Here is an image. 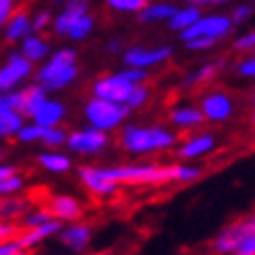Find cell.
<instances>
[{"label": "cell", "instance_id": "cell-40", "mask_svg": "<svg viewBox=\"0 0 255 255\" xmlns=\"http://www.w3.org/2000/svg\"><path fill=\"white\" fill-rule=\"evenodd\" d=\"M50 23H52V15H50L48 10H42V12H37L35 19L31 21V27H33V31L40 33V31H44L48 27Z\"/></svg>", "mask_w": 255, "mask_h": 255}, {"label": "cell", "instance_id": "cell-22", "mask_svg": "<svg viewBox=\"0 0 255 255\" xmlns=\"http://www.w3.org/2000/svg\"><path fill=\"white\" fill-rule=\"evenodd\" d=\"M170 121L181 127V129H191V127H197L203 123V114L199 108L193 106H181V108H174L170 112Z\"/></svg>", "mask_w": 255, "mask_h": 255}, {"label": "cell", "instance_id": "cell-25", "mask_svg": "<svg viewBox=\"0 0 255 255\" xmlns=\"http://www.w3.org/2000/svg\"><path fill=\"white\" fill-rule=\"evenodd\" d=\"M37 162L50 172H67L71 168V158L58 151H46V154L37 156Z\"/></svg>", "mask_w": 255, "mask_h": 255}, {"label": "cell", "instance_id": "cell-14", "mask_svg": "<svg viewBox=\"0 0 255 255\" xmlns=\"http://www.w3.org/2000/svg\"><path fill=\"white\" fill-rule=\"evenodd\" d=\"M48 100V92L40 85H27L25 89H21L19 92V106H17V112L21 114V117H31L37 112V108H40L44 102Z\"/></svg>", "mask_w": 255, "mask_h": 255}, {"label": "cell", "instance_id": "cell-8", "mask_svg": "<svg viewBox=\"0 0 255 255\" xmlns=\"http://www.w3.org/2000/svg\"><path fill=\"white\" fill-rule=\"evenodd\" d=\"M33 65L23 58L19 52H12L6 62L0 67V96L2 94H10L21 81H25L31 75Z\"/></svg>", "mask_w": 255, "mask_h": 255}, {"label": "cell", "instance_id": "cell-3", "mask_svg": "<svg viewBox=\"0 0 255 255\" xmlns=\"http://www.w3.org/2000/svg\"><path fill=\"white\" fill-rule=\"evenodd\" d=\"M85 119L89 123V127L96 131H112L129 117V108L123 104H112V102L100 100V98H92L85 104Z\"/></svg>", "mask_w": 255, "mask_h": 255}, {"label": "cell", "instance_id": "cell-44", "mask_svg": "<svg viewBox=\"0 0 255 255\" xmlns=\"http://www.w3.org/2000/svg\"><path fill=\"white\" fill-rule=\"evenodd\" d=\"M233 255H255V233L249 235L243 243L237 247V251Z\"/></svg>", "mask_w": 255, "mask_h": 255}, {"label": "cell", "instance_id": "cell-34", "mask_svg": "<svg viewBox=\"0 0 255 255\" xmlns=\"http://www.w3.org/2000/svg\"><path fill=\"white\" fill-rule=\"evenodd\" d=\"M19 189H23V178L19 174L6 178V181H0V195H12Z\"/></svg>", "mask_w": 255, "mask_h": 255}, {"label": "cell", "instance_id": "cell-41", "mask_svg": "<svg viewBox=\"0 0 255 255\" xmlns=\"http://www.w3.org/2000/svg\"><path fill=\"white\" fill-rule=\"evenodd\" d=\"M12 8H15V0H0V27H4L12 17Z\"/></svg>", "mask_w": 255, "mask_h": 255}, {"label": "cell", "instance_id": "cell-11", "mask_svg": "<svg viewBox=\"0 0 255 255\" xmlns=\"http://www.w3.org/2000/svg\"><path fill=\"white\" fill-rule=\"evenodd\" d=\"M201 114H203V119H210L216 123L226 121L233 114V100L222 92L208 94L201 100Z\"/></svg>", "mask_w": 255, "mask_h": 255}, {"label": "cell", "instance_id": "cell-43", "mask_svg": "<svg viewBox=\"0 0 255 255\" xmlns=\"http://www.w3.org/2000/svg\"><path fill=\"white\" fill-rule=\"evenodd\" d=\"M185 44H187L189 50H195V52H199V50H210L216 42L210 40V37H195V40H189Z\"/></svg>", "mask_w": 255, "mask_h": 255}, {"label": "cell", "instance_id": "cell-32", "mask_svg": "<svg viewBox=\"0 0 255 255\" xmlns=\"http://www.w3.org/2000/svg\"><path fill=\"white\" fill-rule=\"evenodd\" d=\"M147 98H149V89L141 83V85H135L133 87V92H131V96H129V100H127V108H139V106H143L145 102H147Z\"/></svg>", "mask_w": 255, "mask_h": 255}, {"label": "cell", "instance_id": "cell-21", "mask_svg": "<svg viewBox=\"0 0 255 255\" xmlns=\"http://www.w3.org/2000/svg\"><path fill=\"white\" fill-rule=\"evenodd\" d=\"M33 33V27H31V19L29 15H25V12H17V15H12L6 23V40L8 42H19V40H25L27 35Z\"/></svg>", "mask_w": 255, "mask_h": 255}, {"label": "cell", "instance_id": "cell-12", "mask_svg": "<svg viewBox=\"0 0 255 255\" xmlns=\"http://www.w3.org/2000/svg\"><path fill=\"white\" fill-rule=\"evenodd\" d=\"M48 212L52 214V218L58 222H73V220L81 218L83 208H81V203L71 195H56L50 199Z\"/></svg>", "mask_w": 255, "mask_h": 255}, {"label": "cell", "instance_id": "cell-10", "mask_svg": "<svg viewBox=\"0 0 255 255\" xmlns=\"http://www.w3.org/2000/svg\"><path fill=\"white\" fill-rule=\"evenodd\" d=\"M75 60H77V54H75L73 48H60V50H56V52L44 62V67L37 71V83L42 85V83H46L50 79L58 77V75L67 73L69 69L77 67V65H75Z\"/></svg>", "mask_w": 255, "mask_h": 255}, {"label": "cell", "instance_id": "cell-24", "mask_svg": "<svg viewBox=\"0 0 255 255\" xmlns=\"http://www.w3.org/2000/svg\"><path fill=\"white\" fill-rule=\"evenodd\" d=\"M220 69H222V62H206V65L199 67L197 71L189 73L187 77L183 79V85H185V87H193V85H197V83H206V81L214 79L216 73H218Z\"/></svg>", "mask_w": 255, "mask_h": 255}, {"label": "cell", "instance_id": "cell-31", "mask_svg": "<svg viewBox=\"0 0 255 255\" xmlns=\"http://www.w3.org/2000/svg\"><path fill=\"white\" fill-rule=\"evenodd\" d=\"M108 6L121 12H139L147 2L145 0H106Z\"/></svg>", "mask_w": 255, "mask_h": 255}, {"label": "cell", "instance_id": "cell-29", "mask_svg": "<svg viewBox=\"0 0 255 255\" xmlns=\"http://www.w3.org/2000/svg\"><path fill=\"white\" fill-rule=\"evenodd\" d=\"M67 131H62L60 127H52V129H44V135L40 141L48 147H60V145H65L67 143Z\"/></svg>", "mask_w": 255, "mask_h": 255}, {"label": "cell", "instance_id": "cell-16", "mask_svg": "<svg viewBox=\"0 0 255 255\" xmlns=\"http://www.w3.org/2000/svg\"><path fill=\"white\" fill-rule=\"evenodd\" d=\"M62 119H65V104L58 102V100H50V98L33 114V123L37 127H42V129H52V127H58V123Z\"/></svg>", "mask_w": 255, "mask_h": 255}, {"label": "cell", "instance_id": "cell-30", "mask_svg": "<svg viewBox=\"0 0 255 255\" xmlns=\"http://www.w3.org/2000/svg\"><path fill=\"white\" fill-rule=\"evenodd\" d=\"M50 220H52V214H50L48 210H37V212L29 214V216H25L21 228L23 231H31V228H37V226H42V224H46Z\"/></svg>", "mask_w": 255, "mask_h": 255}, {"label": "cell", "instance_id": "cell-4", "mask_svg": "<svg viewBox=\"0 0 255 255\" xmlns=\"http://www.w3.org/2000/svg\"><path fill=\"white\" fill-rule=\"evenodd\" d=\"M233 19L226 15H203L193 27H189L187 31L181 33V40L189 42L195 37H210V40L218 42L220 37H226L233 31Z\"/></svg>", "mask_w": 255, "mask_h": 255}, {"label": "cell", "instance_id": "cell-17", "mask_svg": "<svg viewBox=\"0 0 255 255\" xmlns=\"http://www.w3.org/2000/svg\"><path fill=\"white\" fill-rule=\"evenodd\" d=\"M214 147H216V137L212 133H201V135H195V137L187 139L176 154L181 158H185V160H193V158L210 154Z\"/></svg>", "mask_w": 255, "mask_h": 255}, {"label": "cell", "instance_id": "cell-6", "mask_svg": "<svg viewBox=\"0 0 255 255\" xmlns=\"http://www.w3.org/2000/svg\"><path fill=\"white\" fill-rule=\"evenodd\" d=\"M253 233H255V212L251 216H247V218L226 226L224 231L214 239V251L224 253V255H228V253L233 255L237 251V247Z\"/></svg>", "mask_w": 255, "mask_h": 255}, {"label": "cell", "instance_id": "cell-23", "mask_svg": "<svg viewBox=\"0 0 255 255\" xmlns=\"http://www.w3.org/2000/svg\"><path fill=\"white\" fill-rule=\"evenodd\" d=\"M176 12V6L172 4H145L137 12V19L141 23H154V21H170V17Z\"/></svg>", "mask_w": 255, "mask_h": 255}, {"label": "cell", "instance_id": "cell-46", "mask_svg": "<svg viewBox=\"0 0 255 255\" xmlns=\"http://www.w3.org/2000/svg\"><path fill=\"white\" fill-rule=\"evenodd\" d=\"M21 247L17 245V241H8V243H0V255H15Z\"/></svg>", "mask_w": 255, "mask_h": 255}, {"label": "cell", "instance_id": "cell-33", "mask_svg": "<svg viewBox=\"0 0 255 255\" xmlns=\"http://www.w3.org/2000/svg\"><path fill=\"white\" fill-rule=\"evenodd\" d=\"M42 135H44V129H42V127H37L35 123H31V125H23V127H21V131L17 133L19 141H23V143L37 141V139H42Z\"/></svg>", "mask_w": 255, "mask_h": 255}, {"label": "cell", "instance_id": "cell-35", "mask_svg": "<svg viewBox=\"0 0 255 255\" xmlns=\"http://www.w3.org/2000/svg\"><path fill=\"white\" fill-rule=\"evenodd\" d=\"M17 106H19V92H10V94L0 96V117H2L4 112L17 110Z\"/></svg>", "mask_w": 255, "mask_h": 255}, {"label": "cell", "instance_id": "cell-38", "mask_svg": "<svg viewBox=\"0 0 255 255\" xmlns=\"http://www.w3.org/2000/svg\"><path fill=\"white\" fill-rule=\"evenodd\" d=\"M121 75L129 83H133V85H141L147 79V71H141V69H129V67H127V69L121 71Z\"/></svg>", "mask_w": 255, "mask_h": 255}, {"label": "cell", "instance_id": "cell-19", "mask_svg": "<svg viewBox=\"0 0 255 255\" xmlns=\"http://www.w3.org/2000/svg\"><path fill=\"white\" fill-rule=\"evenodd\" d=\"M19 54L23 58H27L33 65V62L42 60V58H46L50 54V46H48V42L44 40V37L31 33V35L25 37V40H21V52Z\"/></svg>", "mask_w": 255, "mask_h": 255}, {"label": "cell", "instance_id": "cell-36", "mask_svg": "<svg viewBox=\"0 0 255 255\" xmlns=\"http://www.w3.org/2000/svg\"><path fill=\"white\" fill-rule=\"evenodd\" d=\"M21 233H25L21 226L0 222V243H8V241H15V239H17Z\"/></svg>", "mask_w": 255, "mask_h": 255}, {"label": "cell", "instance_id": "cell-15", "mask_svg": "<svg viewBox=\"0 0 255 255\" xmlns=\"http://www.w3.org/2000/svg\"><path fill=\"white\" fill-rule=\"evenodd\" d=\"M79 178L83 181V185L92 191V193H96V195H110V193H114V191L119 189L117 183H112V181H108V178H104L102 170L94 168V166L79 168Z\"/></svg>", "mask_w": 255, "mask_h": 255}, {"label": "cell", "instance_id": "cell-47", "mask_svg": "<svg viewBox=\"0 0 255 255\" xmlns=\"http://www.w3.org/2000/svg\"><path fill=\"white\" fill-rule=\"evenodd\" d=\"M10 176H17V168L10 164H0V181H6Z\"/></svg>", "mask_w": 255, "mask_h": 255}, {"label": "cell", "instance_id": "cell-48", "mask_svg": "<svg viewBox=\"0 0 255 255\" xmlns=\"http://www.w3.org/2000/svg\"><path fill=\"white\" fill-rule=\"evenodd\" d=\"M224 2H228V0H191V4L193 6H206V4H224Z\"/></svg>", "mask_w": 255, "mask_h": 255}, {"label": "cell", "instance_id": "cell-18", "mask_svg": "<svg viewBox=\"0 0 255 255\" xmlns=\"http://www.w3.org/2000/svg\"><path fill=\"white\" fill-rule=\"evenodd\" d=\"M58 235H60L62 245H67L75 253L83 251L89 243V239H92V231H89V226H85V224H73L69 228H62Z\"/></svg>", "mask_w": 255, "mask_h": 255}, {"label": "cell", "instance_id": "cell-9", "mask_svg": "<svg viewBox=\"0 0 255 255\" xmlns=\"http://www.w3.org/2000/svg\"><path fill=\"white\" fill-rule=\"evenodd\" d=\"M108 143V135L96 131L92 127L87 129H79L67 137V147L77 154H98L100 149H104Z\"/></svg>", "mask_w": 255, "mask_h": 255}, {"label": "cell", "instance_id": "cell-45", "mask_svg": "<svg viewBox=\"0 0 255 255\" xmlns=\"http://www.w3.org/2000/svg\"><path fill=\"white\" fill-rule=\"evenodd\" d=\"M251 12H253V6L251 4H239L235 10H233V23H241V21H245L251 17Z\"/></svg>", "mask_w": 255, "mask_h": 255}, {"label": "cell", "instance_id": "cell-26", "mask_svg": "<svg viewBox=\"0 0 255 255\" xmlns=\"http://www.w3.org/2000/svg\"><path fill=\"white\" fill-rule=\"evenodd\" d=\"M23 127V117L17 110H10L4 112L0 117V137H10V135H17Z\"/></svg>", "mask_w": 255, "mask_h": 255}, {"label": "cell", "instance_id": "cell-2", "mask_svg": "<svg viewBox=\"0 0 255 255\" xmlns=\"http://www.w3.org/2000/svg\"><path fill=\"white\" fill-rule=\"evenodd\" d=\"M176 141V137L162 129V127H125L121 135V143L131 154H149V151L168 149Z\"/></svg>", "mask_w": 255, "mask_h": 255}, {"label": "cell", "instance_id": "cell-50", "mask_svg": "<svg viewBox=\"0 0 255 255\" xmlns=\"http://www.w3.org/2000/svg\"><path fill=\"white\" fill-rule=\"evenodd\" d=\"M96 255H117V253H110V251H106V253H96Z\"/></svg>", "mask_w": 255, "mask_h": 255}, {"label": "cell", "instance_id": "cell-39", "mask_svg": "<svg viewBox=\"0 0 255 255\" xmlns=\"http://www.w3.org/2000/svg\"><path fill=\"white\" fill-rule=\"evenodd\" d=\"M237 73L241 75V77H249L253 79L255 77V54L245 58V60H241L239 65H237Z\"/></svg>", "mask_w": 255, "mask_h": 255}, {"label": "cell", "instance_id": "cell-20", "mask_svg": "<svg viewBox=\"0 0 255 255\" xmlns=\"http://www.w3.org/2000/svg\"><path fill=\"white\" fill-rule=\"evenodd\" d=\"M203 17V12L199 6H193V4H187L185 8H176V12L170 17L168 25H170V29L174 31H187L189 27H193V25Z\"/></svg>", "mask_w": 255, "mask_h": 255}, {"label": "cell", "instance_id": "cell-52", "mask_svg": "<svg viewBox=\"0 0 255 255\" xmlns=\"http://www.w3.org/2000/svg\"><path fill=\"white\" fill-rule=\"evenodd\" d=\"M253 104H255V92H253Z\"/></svg>", "mask_w": 255, "mask_h": 255}, {"label": "cell", "instance_id": "cell-51", "mask_svg": "<svg viewBox=\"0 0 255 255\" xmlns=\"http://www.w3.org/2000/svg\"><path fill=\"white\" fill-rule=\"evenodd\" d=\"M251 121H253V125H255V110H253V117H251Z\"/></svg>", "mask_w": 255, "mask_h": 255}, {"label": "cell", "instance_id": "cell-37", "mask_svg": "<svg viewBox=\"0 0 255 255\" xmlns=\"http://www.w3.org/2000/svg\"><path fill=\"white\" fill-rule=\"evenodd\" d=\"M25 210V203L23 201H15V199H10V201H2L0 203V216H4V218H10V216H17Z\"/></svg>", "mask_w": 255, "mask_h": 255}, {"label": "cell", "instance_id": "cell-53", "mask_svg": "<svg viewBox=\"0 0 255 255\" xmlns=\"http://www.w3.org/2000/svg\"><path fill=\"white\" fill-rule=\"evenodd\" d=\"M56 2H58V0H56Z\"/></svg>", "mask_w": 255, "mask_h": 255}, {"label": "cell", "instance_id": "cell-49", "mask_svg": "<svg viewBox=\"0 0 255 255\" xmlns=\"http://www.w3.org/2000/svg\"><path fill=\"white\" fill-rule=\"evenodd\" d=\"M106 48H108V52H119V50L123 48V42L121 40H110L106 44Z\"/></svg>", "mask_w": 255, "mask_h": 255}, {"label": "cell", "instance_id": "cell-7", "mask_svg": "<svg viewBox=\"0 0 255 255\" xmlns=\"http://www.w3.org/2000/svg\"><path fill=\"white\" fill-rule=\"evenodd\" d=\"M172 56V46H158V48H141L133 46L123 54L125 65L129 69L147 71L149 67H158Z\"/></svg>", "mask_w": 255, "mask_h": 255}, {"label": "cell", "instance_id": "cell-1", "mask_svg": "<svg viewBox=\"0 0 255 255\" xmlns=\"http://www.w3.org/2000/svg\"><path fill=\"white\" fill-rule=\"evenodd\" d=\"M104 178L117 185H164V183H191L201 176V168L187 164H127V166L100 168Z\"/></svg>", "mask_w": 255, "mask_h": 255}, {"label": "cell", "instance_id": "cell-42", "mask_svg": "<svg viewBox=\"0 0 255 255\" xmlns=\"http://www.w3.org/2000/svg\"><path fill=\"white\" fill-rule=\"evenodd\" d=\"M235 48L237 50H255V31H249V33H243L241 37H237Z\"/></svg>", "mask_w": 255, "mask_h": 255}, {"label": "cell", "instance_id": "cell-13", "mask_svg": "<svg viewBox=\"0 0 255 255\" xmlns=\"http://www.w3.org/2000/svg\"><path fill=\"white\" fill-rule=\"evenodd\" d=\"M85 15H87V0H69L67 6L54 17V31L58 35H67L73 25Z\"/></svg>", "mask_w": 255, "mask_h": 255}, {"label": "cell", "instance_id": "cell-27", "mask_svg": "<svg viewBox=\"0 0 255 255\" xmlns=\"http://www.w3.org/2000/svg\"><path fill=\"white\" fill-rule=\"evenodd\" d=\"M92 29H94V19L89 17V12H87L85 17H81V19L69 29L67 37H71V40H75V42H79V40H85V37L92 33Z\"/></svg>", "mask_w": 255, "mask_h": 255}, {"label": "cell", "instance_id": "cell-28", "mask_svg": "<svg viewBox=\"0 0 255 255\" xmlns=\"http://www.w3.org/2000/svg\"><path fill=\"white\" fill-rule=\"evenodd\" d=\"M77 67H73V69H69L67 73H62V75H58V77H54V79H50V81H46V83H42V87L46 89V92H56V89H62V87H67L69 83H73L75 79H77Z\"/></svg>", "mask_w": 255, "mask_h": 255}, {"label": "cell", "instance_id": "cell-5", "mask_svg": "<svg viewBox=\"0 0 255 255\" xmlns=\"http://www.w3.org/2000/svg\"><path fill=\"white\" fill-rule=\"evenodd\" d=\"M133 87L135 85L127 81L121 73H114V75H106V77L96 79L92 85V92H94V98L127 106V100H129Z\"/></svg>", "mask_w": 255, "mask_h": 255}]
</instances>
